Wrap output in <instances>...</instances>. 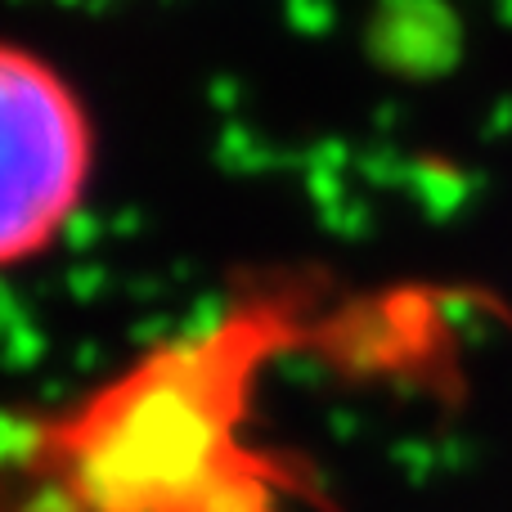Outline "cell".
<instances>
[{
    "mask_svg": "<svg viewBox=\"0 0 512 512\" xmlns=\"http://www.w3.org/2000/svg\"><path fill=\"white\" fill-rule=\"evenodd\" d=\"M279 342V310H234L68 405L0 409V512H279L288 468L239 436Z\"/></svg>",
    "mask_w": 512,
    "mask_h": 512,
    "instance_id": "6da1fadb",
    "label": "cell"
},
{
    "mask_svg": "<svg viewBox=\"0 0 512 512\" xmlns=\"http://www.w3.org/2000/svg\"><path fill=\"white\" fill-rule=\"evenodd\" d=\"M95 176V122L68 72L0 36V274L68 234Z\"/></svg>",
    "mask_w": 512,
    "mask_h": 512,
    "instance_id": "7a4b0ae2",
    "label": "cell"
}]
</instances>
